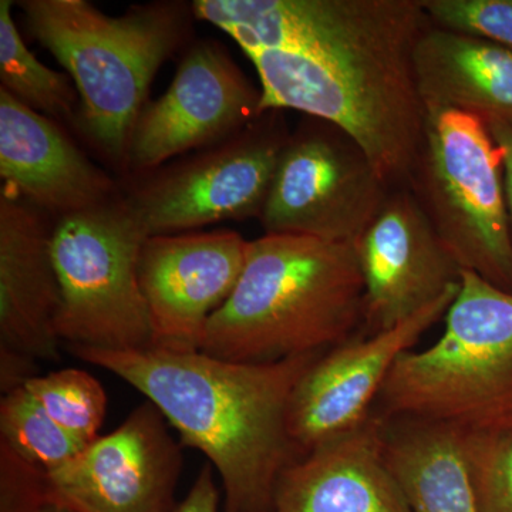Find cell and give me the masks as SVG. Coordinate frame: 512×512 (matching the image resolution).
I'll return each mask as SVG.
<instances>
[{
  "instance_id": "cell-5",
  "label": "cell",
  "mask_w": 512,
  "mask_h": 512,
  "mask_svg": "<svg viewBox=\"0 0 512 512\" xmlns=\"http://www.w3.org/2000/svg\"><path fill=\"white\" fill-rule=\"evenodd\" d=\"M377 416L477 429L512 413V293L471 271L433 346L396 360L376 403Z\"/></svg>"
},
{
  "instance_id": "cell-10",
  "label": "cell",
  "mask_w": 512,
  "mask_h": 512,
  "mask_svg": "<svg viewBox=\"0 0 512 512\" xmlns=\"http://www.w3.org/2000/svg\"><path fill=\"white\" fill-rule=\"evenodd\" d=\"M261 90L214 42L185 53L167 92L146 104L131 131L126 165L153 171L175 156L210 148L261 117Z\"/></svg>"
},
{
  "instance_id": "cell-3",
  "label": "cell",
  "mask_w": 512,
  "mask_h": 512,
  "mask_svg": "<svg viewBox=\"0 0 512 512\" xmlns=\"http://www.w3.org/2000/svg\"><path fill=\"white\" fill-rule=\"evenodd\" d=\"M365 284L353 244L265 234L248 242L234 292L202 352L242 363L326 353L362 329Z\"/></svg>"
},
{
  "instance_id": "cell-4",
  "label": "cell",
  "mask_w": 512,
  "mask_h": 512,
  "mask_svg": "<svg viewBox=\"0 0 512 512\" xmlns=\"http://www.w3.org/2000/svg\"><path fill=\"white\" fill-rule=\"evenodd\" d=\"M33 37L70 73L84 133L126 165L131 131L151 82L190 32L192 5L154 2L109 16L87 0L19 3Z\"/></svg>"
},
{
  "instance_id": "cell-12",
  "label": "cell",
  "mask_w": 512,
  "mask_h": 512,
  "mask_svg": "<svg viewBox=\"0 0 512 512\" xmlns=\"http://www.w3.org/2000/svg\"><path fill=\"white\" fill-rule=\"evenodd\" d=\"M248 242L229 229L146 239L138 276L150 316L151 348L202 352L211 316L244 271Z\"/></svg>"
},
{
  "instance_id": "cell-8",
  "label": "cell",
  "mask_w": 512,
  "mask_h": 512,
  "mask_svg": "<svg viewBox=\"0 0 512 512\" xmlns=\"http://www.w3.org/2000/svg\"><path fill=\"white\" fill-rule=\"evenodd\" d=\"M392 190L348 134L311 117L289 134L259 221L265 234L355 244Z\"/></svg>"
},
{
  "instance_id": "cell-27",
  "label": "cell",
  "mask_w": 512,
  "mask_h": 512,
  "mask_svg": "<svg viewBox=\"0 0 512 512\" xmlns=\"http://www.w3.org/2000/svg\"><path fill=\"white\" fill-rule=\"evenodd\" d=\"M22 512H74L70 510V508L64 507V505L55 503L52 500L39 501V503L30 505L29 508H26L25 511Z\"/></svg>"
},
{
  "instance_id": "cell-26",
  "label": "cell",
  "mask_w": 512,
  "mask_h": 512,
  "mask_svg": "<svg viewBox=\"0 0 512 512\" xmlns=\"http://www.w3.org/2000/svg\"><path fill=\"white\" fill-rule=\"evenodd\" d=\"M485 126L503 154L505 201H507L512 237V127L503 123H490Z\"/></svg>"
},
{
  "instance_id": "cell-21",
  "label": "cell",
  "mask_w": 512,
  "mask_h": 512,
  "mask_svg": "<svg viewBox=\"0 0 512 512\" xmlns=\"http://www.w3.org/2000/svg\"><path fill=\"white\" fill-rule=\"evenodd\" d=\"M0 436V444L45 473L63 467L89 446L62 429L23 386L0 400Z\"/></svg>"
},
{
  "instance_id": "cell-13",
  "label": "cell",
  "mask_w": 512,
  "mask_h": 512,
  "mask_svg": "<svg viewBox=\"0 0 512 512\" xmlns=\"http://www.w3.org/2000/svg\"><path fill=\"white\" fill-rule=\"evenodd\" d=\"M458 288L392 329L356 333L309 367L289 404V437L299 456L369 419L396 360L446 316Z\"/></svg>"
},
{
  "instance_id": "cell-20",
  "label": "cell",
  "mask_w": 512,
  "mask_h": 512,
  "mask_svg": "<svg viewBox=\"0 0 512 512\" xmlns=\"http://www.w3.org/2000/svg\"><path fill=\"white\" fill-rule=\"evenodd\" d=\"M2 89L47 119L76 121L80 97L62 73L40 63L26 47L12 18V2H0Z\"/></svg>"
},
{
  "instance_id": "cell-1",
  "label": "cell",
  "mask_w": 512,
  "mask_h": 512,
  "mask_svg": "<svg viewBox=\"0 0 512 512\" xmlns=\"http://www.w3.org/2000/svg\"><path fill=\"white\" fill-rule=\"evenodd\" d=\"M197 19L231 36L259 77V114L326 121L406 187L426 107L413 53L429 25L420 0H197Z\"/></svg>"
},
{
  "instance_id": "cell-22",
  "label": "cell",
  "mask_w": 512,
  "mask_h": 512,
  "mask_svg": "<svg viewBox=\"0 0 512 512\" xmlns=\"http://www.w3.org/2000/svg\"><path fill=\"white\" fill-rule=\"evenodd\" d=\"M458 444L478 512H512V413L458 431Z\"/></svg>"
},
{
  "instance_id": "cell-17",
  "label": "cell",
  "mask_w": 512,
  "mask_h": 512,
  "mask_svg": "<svg viewBox=\"0 0 512 512\" xmlns=\"http://www.w3.org/2000/svg\"><path fill=\"white\" fill-rule=\"evenodd\" d=\"M274 512H412L383 450L382 419L296 458L276 483Z\"/></svg>"
},
{
  "instance_id": "cell-9",
  "label": "cell",
  "mask_w": 512,
  "mask_h": 512,
  "mask_svg": "<svg viewBox=\"0 0 512 512\" xmlns=\"http://www.w3.org/2000/svg\"><path fill=\"white\" fill-rule=\"evenodd\" d=\"M261 119L229 140L158 171L123 197L147 237L259 218L289 137L278 111Z\"/></svg>"
},
{
  "instance_id": "cell-6",
  "label": "cell",
  "mask_w": 512,
  "mask_h": 512,
  "mask_svg": "<svg viewBox=\"0 0 512 512\" xmlns=\"http://www.w3.org/2000/svg\"><path fill=\"white\" fill-rule=\"evenodd\" d=\"M406 187L461 271L512 293L503 154L484 121L427 107Z\"/></svg>"
},
{
  "instance_id": "cell-23",
  "label": "cell",
  "mask_w": 512,
  "mask_h": 512,
  "mask_svg": "<svg viewBox=\"0 0 512 512\" xmlns=\"http://www.w3.org/2000/svg\"><path fill=\"white\" fill-rule=\"evenodd\" d=\"M62 429L90 444L99 437L106 417L107 396L99 380L80 369H62L35 376L23 384Z\"/></svg>"
},
{
  "instance_id": "cell-7",
  "label": "cell",
  "mask_w": 512,
  "mask_h": 512,
  "mask_svg": "<svg viewBox=\"0 0 512 512\" xmlns=\"http://www.w3.org/2000/svg\"><path fill=\"white\" fill-rule=\"evenodd\" d=\"M146 232L124 198L59 218L52 251L60 306L56 332L69 348H151L138 261Z\"/></svg>"
},
{
  "instance_id": "cell-15",
  "label": "cell",
  "mask_w": 512,
  "mask_h": 512,
  "mask_svg": "<svg viewBox=\"0 0 512 512\" xmlns=\"http://www.w3.org/2000/svg\"><path fill=\"white\" fill-rule=\"evenodd\" d=\"M46 214L15 192L0 197V375L12 382L35 376L36 362L59 357L60 306Z\"/></svg>"
},
{
  "instance_id": "cell-19",
  "label": "cell",
  "mask_w": 512,
  "mask_h": 512,
  "mask_svg": "<svg viewBox=\"0 0 512 512\" xmlns=\"http://www.w3.org/2000/svg\"><path fill=\"white\" fill-rule=\"evenodd\" d=\"M379 417L384 456L412 512H478L456 429Z\"/></svg>"
},
{
  "instance_id": "cell-2",
  "label": "cell",
  "mask_w": 512,
  "mask_h": 512,
  "mask_svg": "<svg viewBox=\"0 0 512 512\" xmlns=\"http://www.w3.org/2000/svg\"><path fill=\"white\" fill-rule=\"evenodd\" d=\"M160 410L221 478L224 512H274L276 483L299 456L288 430L299 380L325 353L242 363L204 352L69 348Z\"/></svg>"
},
{
  "instance_id": "cell-11",
  "label": "cell",
  "mask_w": 512,
  "mask_h": 512,
  "mask_svg": "<svg viewBox=\"0 0 512 512\" xmlns=\"http://www.w3.org/2000/svg\"><path fill=\"white\" fill-rule=\"evenodd\" d=\"M167 424L147 400L72 461L43 471L47 500L74 512H173L183 458Z\"/></svg>"
},
{
  "instance_id": "cell-25",
  "label": "cell",
  "mask_w": 512,
  "mask_h": 512,
  "mask_svg": "<svg viewBox=\"0 0 512 512\" xmlns=\"http://www.w3.org/2000/svg\"><path fill=\"white\" fill-rule=\"evenodd\" d=\"M173 512H221L220 488L215 483V470L210 463L202 467L191 490L175 505Z\"/></svg>"
},
{
  "instance_id": "cell-16",
  "label": "cell",
  "mask_w": 512,
  "mask_h": 512,
  "mask_svg": "<svg viewBox=\"0 0 512 512\" xmlns=\"http://www.w3.org/2000/svg\"><path fill=\"white\" fill-rule=\"evenodd\" d=\"M0 175L16 195L62 218L116 198V184L56 123L0 87Z\"/></svg>"
},
{
  "instance_id": "cell-24",
  "label": "cell",
  "mask_w": 512,
  "mask_h": 512,
  "mask_svg": "<svg viewBox=\"0 0 512 512\" xmlns=\"http://www.w3.org/2000/svg\"><path fill=\"white\" fill-rule=\"evenodd\" d=\"M433 26L512 50V0H420Z\"/></svg>"
},
{
  "instance_id": "cell-14",
  "label": "cell",
  "mask_w": 512,
  "mask_h": 512,
  "mask_svg": "<svg viewBox=\"0 0 512 512\" xmlns=\"http://www.w3.org/2000/svg\"><path fill=\"white\" fill-rule=\"evenodd\" d=\"M353 247L365 284V335L394 328L460 284V266L407 187L390 191Z\"/></svg>"
},
{
  "instance_id": "cell-18",
  "label": "cell",
  "mask_w": 512,
  "mask_h": 512,
  "mask_svg": "<svg viewBox=\"0 0 512 512\" xmlns=\"http://www.w3.org/2000/svg\"><path fill=\"white\" fill-rule=\"evenodd\" d=\"M424 107L512 127V50L429 25L413 53Z\"/></svg>"
}]
</instances>
